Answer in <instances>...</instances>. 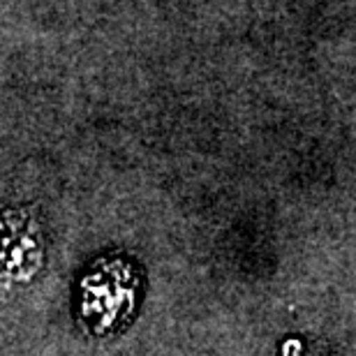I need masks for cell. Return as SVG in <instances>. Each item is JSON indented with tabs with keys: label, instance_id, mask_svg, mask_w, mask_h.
Returning <instances> with one entry per match:
<instances>
[{
	"label": "cell",
	"instance_id": "6da1fadb",
	"mask_svg": "<svg viewBox=\"0 0 356 356\" xmlns=\"http://www.w3.org/2000/svg\"><path fill=\"white\" fill-rule=\"evenodd\" d=\"M139 294V273L125 259H104L83 275L79 310L92 333H111L132 315Z\"/></svg>",
	"mask_w": 356,
	"mask_h": 356
},
{
	"label": "cell",
	"instance_id": "7a4b0ae2",
	"mask_svg": "<svg viewBox=\"0 0 356 356\" xmlns=\"http://www.w3.org/2000/svg\"><path fill=\"white\" fill-rule=\"evenodd\" d=\"M38 257L40 241L35 225L19 213L0 218V268L12 270V273H19V270L31 273V264L35 270Z\"/></svg>",
	"mask_w": 356,
	"mask_h": 356
}]
</instances>
